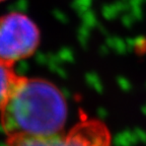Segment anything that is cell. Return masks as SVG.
<instances>
[{"label":"cell","mask_w":146,"mask_h":146,"mask_svg":"<svg viewBox=\"0 0 146 146\" xmlns=\"http://www.w3.org/2000/svg\"><path fill=\"white\" fill-rule=\"evenodd\" d=\"M66 100L56 85L41 78L18 76L0 110L7 138L45 137L64 130Z\"/></svg>","instance_id":"6da1fadb"},{"label":"cell","mask_w":146,"mask_h":146,"mask_svg":"<svg viewBox=\"0 0 146 146\" xmlns=\"http://www.w3.org/2000/svg\"><path fill=\"white\" fill-rule=\"evenodd\" d=\"M40 31L32 18L21 12L0 16V63L12 67L36 52Z\"/></svg>","instance_id":"7a4b0ae2"},{"label":"cell","mask_w":146,"mask_h":146,"mask_svg":"<svg viewBox=\"0 0 146 146\" xmlns=\"http://www.w3.org/2000/svg\"><path fill=\"white\" fill-rule=\"evenodd\" d=\"M7 146H110V135L103 123L88 120L50 136L8 138Z\"/></svg>","instance_id":"3957f363"},{"label":"cell","mask_w":146,"mask_h":146,"mask_svg":"<svg viewBox=\"0 0 146 146\" xmlns=\"http://www.w3.org/2000/svg\"><path fill=\"white\" fill-rule=\"evenodd\" d=\"M18 76L12 67L0 63V110L6 102Z\"/></svg>","instance_id":"277c9868"},{"label":"cell","mask_w":146,"mask_h":146,"mask_svg":"<svg viewBox=\"0 0 146 146\" xmlns=\"http://www.w3.org/2000/svg\"><path fill=\"white\" fill-rule=\"evenodd\" d=\"M3 1H5V0H0V2H3Z\"/></svg>","instance_id":"5b68a950"}]
</instances>
